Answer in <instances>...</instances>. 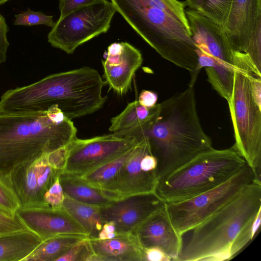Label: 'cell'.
<instances>
[{
	"instance_id": "cell-26",
	"label": "cell",
	"mask_w": 261,
	"mask_h": 261,
	"mask_svg": "<svg viewBox=\"0 0 261 261\" xmlns=\"http://www.w3.org/2000/svg\"><path fill=\"white\" fill-rule=\"evenodd\" d=\"M261 210L241 230L232 243L229 249V258L231 259L240 253L254 239L260 231Z\"/></svg>"
},
{
	"instance_id": "cell-37",
	"label": "cell",
	"mask_w": 261,
	"mask_h": 261,
	"mask_svg": "<svg viewBox=\"0 0 261 261\" xmlns=\"http://www.w3.org/2000/svg\"><path fill=\"white\" fill-rule=\"evenodd\" d=\"M140 166L141 169L145 172L156 171L157 160L151 154L148 153L141 160Z\"/></svg>"
},
{
	"instance_id": "cell-30",
	"label": "cell",
	"mask_w": 261,
	"mask_h": 261,
	"mask_svg": "<svg viewBox=\"0 0 261 261\" xmlns=\"http://www.w3.org/2000/svg\"><path fill=\"white\" fill-rule=\"evenodd\" d=\"M15 16V25L31 26L44 24L53 27L55 24L53 19V16L46 15L41 12L33 11L30 9Z\"/></svg>"
},
{
	"instance_id": "cell-21",
	"label": "cell",
	"mask_w": 261,
	"mask_h": 261,
	"mask_svg": "<svg viewBox=\"0 0 261 261\" xmlns=\"http://www.w3.org/2000/svg\"><path fill=\"white\" fill-rule=\"evenodd\" d=\"M99 207L78 201L66 195L62 206L83 228L90 239L98 238L105 223Z\"/></svg>"
},
{
	"instance_id": "cell-11",
	"label": "cell",
	"mask_w": 261,
	"mask_h": 261,
	"mask_svg": "<svg viewBox=\"0 0 261 261\" xmlns=\"http://www.w3.org/2000/svg\"><path fill=\"white\" fill-rule=\"evenodd\" d=\"M223 30L233 51L246 54L261 71V0H232Z\"/></svg>"
},
{
	"instance_id": "cell-40",
	"label": "cell",
	"mask_w": 261,
	"mask_h": 261,
	"mask_svg": "<svg viewBox=\"0 0 261 261\" xmlns=\"http://www.w3.org/2000/svg\"><path fill=\"white\" fill-rule=\"evenodd\" d=\"M8 0H0V5H2L5 3H6Z\"/></svg>"
},
{
	"instance_id": "cell-20",
	"label": "cell",
	"mask_w": 261,
	"mask_h": 261,
	"mask_svg": "<svg viewBox=\"0 0 261 261\" xmlns=\"http://www.w3.org/2000/svg\"><path fill=\"white\" fill-rule=\"evenodd\" d=\"M41 241L29 229L0 234V261H22Z\"/></svg>"
},
{
	"instance_id": "cell-31",
	"label": "cell",
	"mask_w": 261,
	"mask_h": 261,
	"mask_svg": "<svg viewBox=\"0 0 261 261\" xmlns=\"http://www.w3.org/2000/svg\"><path fill=\"white\" fill-rule=\"evenodd\" d=\"M27 229L28 228L17 214L12 216L0 211V234Z\"/></svg>"
},
{
	"instance_id": "cell-23",
	"label": "cell",
	"mask_w": 261,
	"mask_h": 261,
	"mask_svg": "<svg viewBox=\"0 0 261 261\" xmlns=\"http://www.w3.org/2000/svg\"><path fill=\"white\" fill-rule=\"evenodd\" d=\"M151 113V108H147L140 105L138 100H135L111 119L109 131L134 137L147 121Z\"/></svg>"
},
{
	"instance_id": "cell-8",
	"label": "cell",
	"mask_w": 261,
	"mask_h": 261,
	"mask_svg": "<svg viewBox=\"0 0 261 261\" xmlns=\"http://www.w3.org/2000/svg\"><path fill=\"white\" fill-rule=\"evenodd\" d=\"M253 181L256 182L254 172L246 163L236 174L220 186L184 201L166 203V208L175 228L182 236L211 216Z\"/></svg>"
},
{
	"instance_id": "cell-19",
	"label": "cell",
	"mask_w": 261,
	"mask_h": 261,
	"mask_svg": "<svg viewBox=\"0 0 261 261\" xmlns=\"http://www.w3.org/2000/svg\"><path fill=\"white\" fill-rule=\"evenodd\" d=\"M90 241L94 254L89 261H145L144 248L132 233Z\"/></svg>"
},
{
	"instance_id": "cell-12",
	"label": "cell",
	"mask_w": 261,
	"mask_h": 261,
	"mask_svg": "<svg viewBox=\"0 0 261 261\" xmlns=\"http://www.w3.org/2000/svg\"><path fill=\"white\" fill-rule=\"evenodd\" d=\"M63 172L53 151L42 154L15 167L8 175L20 207L49 206L44 195Z\"/></svg>"
},
{
	"instance_id": "cell-1",
	"label": "cell",
	"mask_w": 261,
	"mask_h": 261,
	"mask_svg": "<svg viewBox=\"0 0 261 261\" xmlns=\"http://www.w3.org/2000/svg\"><path fill=\"white\" fill-rule=\"evenodd\" d=\"M136 138L139 141L144 139L156 158L158 180L214 148L198 117L194 87L151 108Z\"/></svg>"
},
{
	"instance_id": "cell-10",
	"label": "cell",
	"mask_w": 261,
	"mask_h": 261,
	"mask_svg": "<svg viewBox=\"0 0 261 261\" xmlns=\"http://www.w3.org/2000/svg\"><path fill=\"white\" fill-rule=\"evenodd\" d=\"M135 137L112 133L81 139L76 137L67 145V156L63 172L81 176L134 148Z\"/></svg>"
},
{
	"instance_id": "cell-27",
	"label": "cell",
	"mask_w": 261,
	"mask_h": 261,
	"mask_svg": "<svg viewBox=\"0 0 261 261\" xmlns=\"http://www.w3.org/2000/svg\"><path fill=\"white\" fill-rule=\"evenodd\" d=\"M231 2L232 0H203L198 11L223 29Z\"/></svg>"
},
{
	"instance_id": "cell-16",
	"label": "cell",
	"mask_w": 261,
	"mask_h": 261,
	"mask_svg": "<svg viewBox=\"0 0 261 261\" xmlns=\"http://www.w3.org/2000/svg\"><path fill=\"white\" fill-rule=\"evenodd\" d=\"M16 214L27 227L42 241L60 234L88 236L83 228L62 208L20 207Z\"/></svg>"
},
{
	"instance_id": "cell-34",
	"label": "cell",
	"mask_w": 261,
	"mask_h": 261,
	"mask_svg": "<svg viewBox=\"0 0 261 261\" xmlns=\"http://www.w3.org/2000/svg\"><path fill=\"white\" fill-rule=\"evenodd\" d=\"M8 30L5 19L0 14V65L6 60V53L9 46L7 37Z\"/></svg>"
},
{
	"instance_id": "cell-9",
	"label": "cell",
	"mask_w": 261,
	"mask_h": 261,
	"mask_svg": "<svg viewBox=\"0 0 261 261\" xmlns=\"http://www.w3.org/2000/svg\"><path fill=\"white\" fill-rule=\"evenodd\" d=\"M116 12L107 0L80 7L59 18L48 35V41L52 46L72 54L80 45L106 33Z\"/></svg>"
},
{
	"instance_id": "cell-14",
	"label": "cell",
	"mask_w": 261,
	"mask_h": 261,
	"mask_svg": "<svg viewBox=\"0 0 261 261\" xmlns=\"http://www.w3.org/2000/svg\"><path fill=\"white\" fill-rule=\"evenodd\" d=\"M102 61L103 78L110 89L119 95L127 92L133 77L141 65L143 58L140 51L127 42L110 44Z\"/></svg>"
},
{
	"instance_id": "cell-36",
	"label": "cell",
	"mask_w": 261,
	"mask_h": 261,
	"mask_svg": "<svg viewBox=\"0 0 261 261\" xmlns=\"http://www.w3.org/2000/svg\"><path fill=\"white\" fill-rule=\"evenodd\" d=\"M157 100V94L153 91L147 90L141 91L138 100L140 105L149 109L154 107L156 104Z\"/></svg>"
},
{
	"instance_id": "cell-24",
	"label": "cell",
	"mask_w": 261,
	"mask_h": 261,
	"mask_svg": "<svg viewBox=\"0 0 261 261\" xmlns=\"http://www.w3.org/2000/svg\"><path fill=\"white\" fill-rule=\"evenodd\" d=\"M86 238H89L87 236L75 234L53 236L42 241L22 261H56L74 244Z\"/></svg>"
},
{
	"instance_id": "cell-4",
	"label": "cell",
	"mask_w": 261,
	"mask_h": 261,
	"mask_svg": "<svg viewBox=\"0 0 261 261\" xmlns=\"http://www.w3.org/2000/svg\"><path fill=\"white\" fill-rule=\"evenodd\" d=\"M132 28L162 58L193 74L197 47L190 31L161 9L159 0H111Z\"/></svg>"
},
{
	"instance_id": "cell-39",
	"label": "cell",
	"mask_w": 261,
	"mask_h": 261,
	"mask_svg": "<svg viewBox=\"0 0 261 261\" xmlns=\"http://www.w3.org/2000/svg\"><path fill=\"white\" fill-rule=\"evenodd\" d=\"M203 0H186L184 2L185 7L189 9L198 10Z\"/></svg>"
},
{
	"instance_id": "cell-28",
	"label": "cell",
	"mask_w": 261,
	"mask_h": 261,
	"mask_svg": "<svg viewBox=\"0 0 261 261\" xmlns=\"http://www.w3.org/2000/svg\"><path fill=\"white\" fill-rule=\"evenodd\" d=\"M20 207L19 200L8 176L0 174V211L12 216Z\"/></svg>"
},
{
	"instance_id": "cell-7",
	"label": "cell",
	"mask_w": 261,
	"mask_h": 261,
	"mask_svg": "<svg viewBox=\"0 0 261 261\" xmlns=\"http://www.w3.org/2000/svg\"><path fill=\"white\" fill-rule=\"evenodd\" d=\"M234 66L231 97L228 102L234 130V147L252 169L261 184V106L252 93L251 76H261L244 54L233 53Z\"/></svg>"
},
{
	"instance_id": "cell-5",
	"label": "cell",
	"mask_w": 261,
	"mask_h": 261,
	"mask_svg": "<svg viewBox=\"0 0 261 261\" xmlns=\"http://www.w3.org/2000/svg\"><path fill=\"white\" fill-rule=\"evenodd\" d=\"M261 210V184L253 181L191 230L177 261L227 260L230 246Z\"/></svg>"
},
{
	"instance_id": "cell-33",
	"label": "cell",
	"mask_w": 261,
	"mask_h": 261,
	"mask_svg": "<svg viewBox=\"0 0 261 261\" xmlns=\"http://www.w3.org/2000/svg\"><path fill=\"white\" fill-rule=\"evenodd\" d=\"M99 0H59L60 16L62 17L77 8L93 4Z\"/></svg>"
},
{
	"instance_id": "cell-32",
	"label": "cell",
	"mask_w": 261,
	"mask_h": 261,
	"mask_svg": "<svg viewBox=\"0 0 261 261\" xmlns=\"http://www.w3.org/2000/svg\"><path fill=\"white\" fill-rule=\"evenodd\" d=\"M65 194L60 182L59 176L45 192L44 200L47 205L53 208H61Z\"/></svg>"
},
{
	"instance_id": "cell-29",
	"label": "cell",
	"mask_w": 261,
	"mask_h": 261,
	"mask_svg": "<svg viewBox=\"0 0 261 261\" xmlns=\"http://www.w3.org/2000/svg\"><path fill=\"white\" fill-rule=\"evenodd\" d=\"M93 254L90 239L86 238L74 244L56 261H89Z\"/></svg>"
},
{
	"instance_id": "cell-3",
	"label": "cell",
	"mask_w": 261,
	"mask_h": 261,
	"mask_svg": "<svg viewBox=\"0 0 261 261\" xmlns=\"http://www.w3.org/2000/svg\"><path fill=\"white\" fill-rule=\"evenodd\" d=\"M71 120L56 106L35 113L0 114V174L43 153L64 147L76 137Z\"/></svg>"
},
{
	"instance_id": "cell-15",
	"label": "cell",
	"mask_w": 261,
	"mask_h": 261,
	"mask_svg": "<svg viewBox=\"0 0 261 261\" xmlns=\"http://www.w3.org/2000/svg\"><path fill=\"white\" fill-rule=\"evenodd\" d=\"M148 153H150L149 148L143 139L134 147L121 169L115 185L107 194L109 198L116 200L131 195L155 192L158 182L156 171L145 172L140 166L141 160Z\"/></svg>"
},
{
	"instance_id": "cell-25",
	"label": "cell",
	"mask_w": 261,
	"mask_h": 261,
	"mask_svg": "<svg viewBox=\"0 0 261 261\" xmlns=\"http://www.w3.org/2000/svg\"><path fill=\"white\" fill-rule=\"evenodd\" d=\"M134 148L122 155L95 168L80 177L90 186L101 190L107 197V194L113 188L121 169Z\"/></svg>"
},
{
	"instance_id": "cell-35",
	"label": "cell",
	"mask_w": 261,
	"mask_h": 261,
	"mask_svg": "<svg viewBox=\"0 0 261 261\" xmlns=\"http://www.w3.org/2000/svg\"><path fill=\"white\" fill-rule=\"evenodd\" d=\"M145 261H171V258L161 248L151 247L144 248Z\"/></svg>"
},
{
	"instance_id": "cell-22",
	"label": "cell",
	"mask_w": 261,
	"mask_h": 261,
	"mask_svg": "<svg viewBox=\"0 0 261 261\" xmlns=\"http://www.w3.org/2000/svg\"><path fill=\"white\" fill-rule=\"evenodd\" d=\"M59 180L64 194L78 201L102 207L114 201L79 176L62 172L59 175Z\"/></svg>"
},
{
	"instance_id": "cell-13",
	"label": "cell",
	"mask_w": 261,
	"mask_h": 261,
	"mask_svg": "<svg viewBox=\"0 0 261 261\" xmlns=\"http://www.w3.org/2000/svg\"><path fill=\"white\" fill-rule=\"evenodd\" d=\"M166 203L155 192L129 196L100 207L105 222H112L118 235L132 233Z\"/></svg>"
},
{
	"instance_id": "cell-38",
	"label": "cell",
	"mask_w": 261,
	"mask_h": 261,
	"mask_svg": "<svg viewBox=\"0 0 261 261\" xmlns=\"http://www.w3.org/2000/svg\"><path fill=\"white\" fill-rule=\"evenodd\" d=\"M114 232H116L114 224L111 222H105L102 229L98 234L97 238L100 240L108 239V234Z\"/></svg>"
},
{
	"instance_id": "cell-2",
	"label": "cell",
	"mask_w": 261,
	"mask_h": 261,
	"mask_svg": "<svg viewBox=\"0 0 261 261\" xmlns=\"http://www.w3.org/2000/svg\"><path fill=\"white\" fill-rule=\"evenodd\" d=\"M107 83L96 69L83 67L53 74L31 85L10 89L0 98V114L45 111L57 107L70 120L101 109Z\"/></svg>"
},
{
	"instance_id": "cell-6",
	"label": "cell",
	"mask_w": 261,
	"mask_h": 261,
	"mask_svg": "<svg viewBox=\"0 0 261 261\" xmlns=\"http://www.w3.org/2000/svg\"><path fill=\"white\" fill-rule=\"evenodd\" d=\"M246 163L233 146L213 148L159 179L155 193L166 203L184 201L223 184Z\"/></svg>"
},
{
	"instance_id": "cell-17",
	"label": "cell",
	"mask_w": 261,
	"mask_h": 261,
	"mask_svg": "<svg viewBox=\"0 0 261 261\" xmlns=\"http://www.w3.org/2000/svg\"><path fill=\"white\" fill-rule=\"evenodd\" d=\"M144 248L158 247L177 261L183 243L182 235L175 228L166 205L148 217L132 232Z\"/></svg>"
},
{
	"instance_id": "cell-18",
	"label": "cell",
	"mask_w": 261,
	"mask_h": 261,
	"mask_svg": "<svg viewBox=\"0 0 261 261\" xmlns=\"http://www.w3.org/2000/svg\"><path fill=\"white\" fill-rule=\"evenodd\" d=\"M192 38L196 46L215 55L232 57V49L222 27L198 10H185Z\"/></svg>"
}]
</instances>
